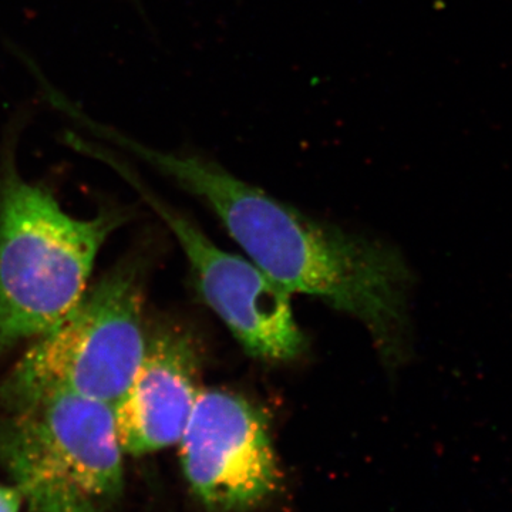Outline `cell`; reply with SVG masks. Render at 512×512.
<instances>
[{
    "label": "cell",
    "instance_id": "obj_1",
    "mask_svg": "<svg viewBox=\"0 0 512 512\" xmlns=\"http://www.w3.org/2000/svg\"><path fill=\"white\" fill-rule=\"evenodd\" d=\"M80 126L200 198L286 292L359 319L386 360L402 353L409 271L393 249L323 224L235 177L211 158L157 150L83 114Z\"/></svg>",
    "mask_w": 512,
    "mask_h": 512
},
{
    "label": "cell",
    "instance_id": "obj_2",
    "mask_svg": "<svg viewBox=\"0 0 512 512\" xmlns=\"http://www.w3.org/2000/svg\"><path fill=\"white\" fill-rule=\"evenodd\" d=\"M15 134L0 170V353L53 328L90 285L97 255L128 221L110 208L93 218L63 210L52 192L20 175Z\"/></svg>",
    "mask_w": 512,
    "mask_h": 512
},
{
    "label": "cell",
    "instance_id": "obj_3",
    "mask_svg": "<svg viewBox=\"0 0 512 512\" xmlns=\"http://www.w3.org/2000/svg\"><path fill=\"white\" fill-rule=\"evenodd\" d=\"M113 407L49 394L3 407L0 464L28 512H114L124 490Z\"/></svg>",
    "mask_w": 512,
    "mask_h": 512
},
{
    "label": "cell",
    "instance_id": "obj_4",
    "mask_svg": "<svg viewBox=\"0 0 512 512\" xmlns=\"http://www.w3.org/2000/svg\"><path fill=\"white\" fill-rule=\"evenodd\" d=\"M144 295L131 266H117L32 345L0 383V409L73 394L114 407L133 382L146 352Z\"/></svg>",
    "mask_w": 512,
    "mask_h": 512
},
{
    "label": "cell",
    "instance_id": "obj_5",
    "mask_svg": "<svg viewBox=\"0 0 512 512\" xmlns=\"http://www.w3.org/2000/svg\"><path fill=\"white\" fill-rule=\"evenodd\" d=\"M67 147L103 161L141 195L183 248L202 299L249 355L288 362L301 355L305 339L293 318L289 292L251 259L218 248L200 227L147 187L123 158L92 140L69 133Z\"/></svg>",
    "mask_w": 512,
    "mask_h": 512
},
{
    "label": "cell",
    "instance_id": "obj_6",
    "mask_svg": "<svg viewBox=\"0 0 512 512\" xmlns=\"http://www.w3.org/2000/svg\"><path fill=\"white\" fill-rule=\"evenodd\" d=\"M178 444L185 480L212 512L252 510L281 483L268 419L238 394L201 390Z\"/></svg>",
    "mask_w": 512,
    "mask_h": 512
},
{
    "label": "cell",
    "instance_id": "obj_7",
    "mask_svg": "<svg viewBox=\"0 0 512 512\" xmlns=\"http://www.w3.org/2000/svg\"><path fill=\"white\" fill-rule=\"evenodd\" d=\"M201 350L183 329L157 330L127 392L113 407L121 450L144 456L174 446L197 402Z\"/></svg>",
    "mask_w": 512,
    "mask_h": 512
},
{
    "label": "cell",
    "instance_id": "obj_8",
    "mask_svg": "<svg viewBox=\"0 0 512 512\" xmlns=\"http://www.w3.org/2000/svg\"><path fill=\"white\" fill-rule=\"evenodd\" d=\"M23 507L22 494L15 485L0 484V512H20Z\"/></svg>",
    "mask_w": 512,
    "mask_h": 512
}]
</instances>
